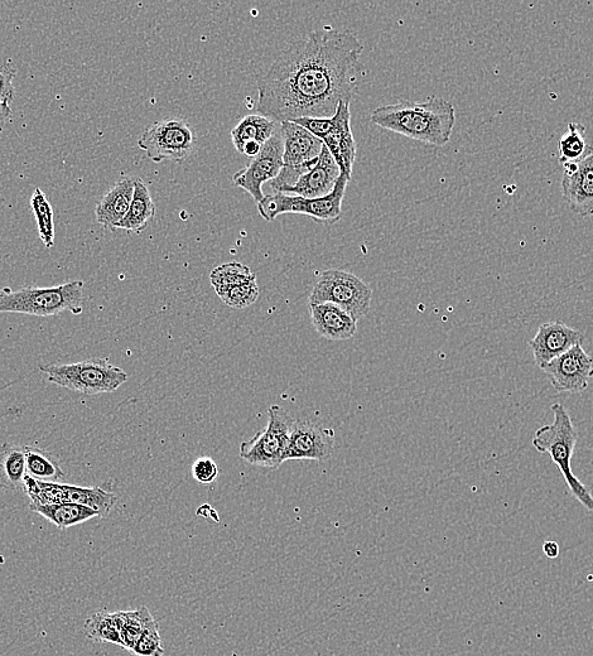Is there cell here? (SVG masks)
<instances>
[{
	"label": "cell",
	"instance_id": "12",
	"mask_svg": "<svg viewBox=\"0 0 593 656\" xmlns=\"http://www.w3.org/2000/svg\"><path fill=\"white\" fill-rule=\"evenodd\" d=\"M283 152V138L279 127L273 137L264 144L258 156L243 170L235 173L234 186L243 188L259 204L264 199V183L272 182L282 171Z\"/></svg>",
	"mask_w": 593,
	"mask_h": 656
},
{
	"label": "cell",
	"instance_id": "5",
	"mask_svg": "<svg viewBox=\"0 0 593 656\" xmlns=\"http://www.w3.org/2000/svg\"><path fill=\"white\" fill-rule=\"evenodd\" d=\"M38 368L50 383L85 395L114 393L129 379L123 369L100 358L75 364H41Z\"/></svg>",
	"mask_w": 593,
	"mask_h": 656
},
{
	"label": "cell",
	"instance_id": "28",
	"mask_svg": "<svg viewBox=\"0 0 593 656\" xmlns=\"http://www.w3.org/2000/svg\"><path fill=\"white\" fill-rule=\"evenodd\" d=\"M84 634L94 643H108L122 646V638L114 615L106 611L96 612L85 621Z\"/></svg>",
	"mask_w": 593,
	"mask_h": 656
},
{
	"label": "cell",
	"instance_id": "33",
	"mask_svg": "<svg viewBox=\"0 0 593 656\" xmlns=\"http://www.w3.org/2000/svg\"><path fill=\"white\" fill-rule=\"evenodd\" d=\"M192 476L202 485H210L218 480L219 466L210 457H200L192 465Z\"/></svg>",
	"mask_w": 593,
	"mask_h": 656
},
{
	"label": "cell",
	"instance_id": "29",
	"mask_svg": "<svg viewBox=\"0 0 593 656\" xmlns=\"http://www.w3.org/2000/svg\"><path fill=\"white\" fill-rule=\"evenodd\" d=\"M31 207L37 221L38 233L46 248L55 245V223H53V210L41 188H36L31 199Z\"/></svg>",
	"mask_w": 593,
	"mask_h": 656
},
{
	"label": "cell",
	"instance_id": "32",
	"mask_svg": "<svg viewBox=\"0 0 593 656\" xmlns=\"http://www.w3.org/2000/svg\"><path fill=\"white\" fill-rule=\"evenodd\" d=\"M132 653L138 656L165 655V648H163V641L161 634H159V626L156 620L144 630L141 638H139L136 646H134Z\"/></svg>",
	"mask_w": 593,
	"mask_h": 656
},
{
	"label": "cell",
	"instance_id": "4",
	"mask_svg": "<svg viewBox=\"0 0 593 656\" xmlns=\"http://www.w3.org/2000/svg\"><path fill=\"white\" fill-rule=\"evenodd\" d=\"M84 311V282L72 281L51 288L27 287L13 291L0 289V313L51 317L71 312L79 316Z\"/></svg>",
	"mask_w": 593,
	"mask_h": 656
},
{
	"label": "cell",
	"instance_id": "1",
	"mask_svg": "<svg viewBox=\"0 0 593 656\" xmlns=\"http://www.w3.org/2000/svg\"><path fill=\"white\" fill-rule=\"evenodd\" d=\"M364 46L353 32L320 30L288 45L258 72L257 110L282 124L329 119L358 89Z\"/></svg>",
	"mask_w": 593,
	"mask_h": 656
},
{
	"label": "cell",
	"instance_id": "24",
	"mask_svg": "<svg viewBox=\"0 0 593 656\" xmlns=\"http://www.w3.org/2000/svg\"><path fill=\"white\" fill-rule=\"evenodd\" d=\"M27 476L24 447L3 443L0 445V487L8 491H24Z\"/></svg>",
	"mask_w": 593,
	"mask_h": 656
},
{
	"label": "cell",
	"instance_id": "6",
	"mask_svg": "<svg viewBox=\"0 0 593 656\" xmlns=\"http://www.w3.org/2000/svg\"><path fill=\"white\" fill-rule=\"evenodd\" d=\"M350 180L351 178L341 173L334 191L321 199H303L300 196L274 192L272 195L264 196V199L257 204L259 214L267 223H272L283 214H302L323 223H337L342 217V201Z\"/></svg>",
	"mask_w": 593,
	"mask_h": 656
},
{
	"label": "cell",
	"instance_id": "25",
	"mask_svg": "<svg viewBox=\"0 0 593 656\" xmlns=\"http://www.w3.org/2000/svg\"><path fill=\"white\" fill-rule=\"evenodd\" d=\"M113 615L122 638L123 648L132 653L144 630L154 621V617L144 606L134 611L114 612Z\"/></svg>",
	"mask_w": 593,
	"mask_h": 656
},
{
	"label": "cell",
	"instance_id": "27",
	"mask_svg": "<svg viewBox=\"0 0 593 656\" xmlns=\"http://www.w3.org/2000/svg\"><path fill=\"white\" fill-rule=\"evenodd\" d=\"M24 451L28 476L47 482H57L65 477L59 460L52 453L37 447H24Z\"/></svg>",
	"mask_w": 593,
	"mask_h": 656
},
{
	"label": "cell",
	"instance_id": "7",
	"mask_svg": "<svg viewBox=\"0 0 593 656\" xmlns=\"http://www.w3.org/2000/svg\"><path fill=\"white\" fill-rule=\"evenodd\" d=\"M294 419L278 405L268 409V424L240 445V457L253 466L276 470L287 461Z\"/></svg>",
	"mask_w": 593,
	"mask_h": 656
},
{
	"label": "cell",
	"instance_id": "2",
	"mask_svg": "<svg viewBox=\"0 0 593 656\" xmlns=\"http://www.w3.org/2000/svg\"><path fill=\"white\" fill-rule=\"evenodd\" d=\"M371 122L413 141L443 147L450 142L456 112L451 101L432 96L423 103L399 100L380 106L371 114Z\"/></svg>",
	"mask_w": 593,
	"mask_h": 656
},
{
	"label": "cell",
	"instance_id": "16",
	"mask_svg": "<svg viewBox=\"0 0 593 656\" xmlns=\"http://www.w3.org/2000/svg\"><path fill=\"white\" fill-rule=\"evenodd\" d=\"M562 196L572 212L593 215V147L582 161L563 167Z\"/></svg>",
	"mask_w": 593,
	"mask_h": 656
},
{
	"label": "cell",
	"instance_id": "8",
	"mask_svg": "<svg viewBox=\"0 0 593 656\" xmlns=\"http://www.w3.org/2000/svg\"><path fill=\"white\" fill-rule=\"evenodd\" d=\"M373 291L355 274L345 270H325L317 279L310 296V305L334 303L349 313L356 322L368 315Z\"/></svg>",
	"mask_w": 593,
	"mask_h": 656
},
{
	"label": "cell",
	"instance_id": "13",
	"mask_svg": "<svg viewBox=\"0 0 593 656\" xmlns=\"http://www.w3.org/2000/svg\"><path fill=\"white\" fill-rule=\"evenodd\" d=\"M557 393L586 392L593 378V358L582 345H576L542 369Z\"/></svg>",
	"mask_w": 593,
	"mask_h": 656
},
{
	"label": "cell",
	"instance_id": "23",
	"mask_svg": "<svg viewBox=\"0 0 593 656\" xmlns=\"http://www.w3.org/2000/svg\"><path fill=\"white\" fill-rule=\"evenodd\" d=\"M281 127L274 120L263 117L260 114L247 115L240 120L236 127L231 130V139L239 153L249 143H259L264 146L265 143L273 137V134Z\"/></svg>",
	"mask_w": 593,
	"mask_h": 656
},
{
	"label": "cell",
	"instance_id": "22",
	"mask_svg": "<svg viewBox=\"0 0 593 656\" xmlns=\"http://www.w3.org/2000/svg\"><path fill=\"white\" fill-rule=\"evenodd\" d=\"M33 513L41 515L48 522L56 525L59 529L75 527V525L88 522L90 519L100 518L95 510L86 508L83 505L51 503V504H30Z\"/></svg>",
	"mask_w": 593,
	"mask_h": 656
},
{
	"label": "cell",
	"instance_id": "3",
	"mask_svg": "<svg viewBox=\"0 0 593 656\" xmlns=\"http://www.w3.org/2000/svg\"><path fill=\"white\" fill-rule=\"evenodd\" d=\"M553 422L546 424L535 432L533 447L539 453H548L556 463L564 481L570 489L573 498L583 508L593 511V496L591 491L577 479L572 471V457L578 440V433L573 424L568 409L562 403H554L551 407Z\"/></svg>",
	"mask_w": 593,
	"mask_h": 656
},
{
	"label": "cell",
	"instance_id": "20",
	"mask_svg": "<svg viewBox=\"0 0 593 656\" xmlns=\"http://www.w3.org/2000/svg\"><path fill=\"white\" fill-rule=\"evenodd\" d=\"M134 180L133 177L119 180L96 205V220L105 229L117 230L127 216L134 195Z\"/></svg>",
	"mask_w": 593,
	"mask_h": 656
},
{
	"label": "cell",
	"instance_id": "18",
	"mask_svg": "<svg viewBox=\"0 0 593 656\" xmlns=\"http://www.w3.org/2000/svg\"><path fill=\"white\" fill-rule=\"evenodd\" d=\"M283 167L298 168L320 157L323 143L316 135L294 122L281 124Z\"/></svg>",
	"mask_w": 593,
	"mask_h": 656
},
{
	"label": "cell",
	"instance_id": "21",
	"mask_svg": "<svg viewBox=\"0 0 593 656\" xmlns=\"http://www.w3.org/2000/svg\"><path fill=\"white\" fill-rule=\"evenodd\" d=\"M156 216V205H154L151 192L141 178L134 180V195L127 216L117 229L128 231V233H142Z\"/></svg>",
	"mask_w": 593,
	"mask_h": 656
},
{
	"label": "cell",
	"instance_id": "34",
	"mask_svg": "<svg viewBox=\"0 0 593 656\" xmlns=\"http://www.w3.org/2000/svg\"><path fill=\"white\" fill-rule=\"evenodd\" d=\"M14 76H16V71L8 65L0 67V100L9 104L12 103L14 95H16L13 86Z\"/></svg>",
	"mask_w": 593,
	"mask_h": 656
},
{
	"label": "cell",
	"instance_id": "17",
	"mask_svg": "<svg viewBox=\"0 0 593 656\" xmlns=\"http://www.w3.org/2000/svg\"><path fill=\"white\" fill-rule=\"evenodd\" d=\"M341 175L340 167L325 146L315 166L305 173L296 185L284 190V195L300 196L303 199H321L330 195Z\"/></svg>",
	"mask_w": 593,
	"mask_h": 656
},
{
	"label": "cell",
	"instance_id": "35",
	"mask_svg": "<svg viewBox=\"0 0 593 656\" xmlns=\"http://www.w3.org/2000/svg\"><path fill=\"white\" fill-rule=\"evenodd\" d=\"M12 109L11 104L6 103V101L0 100V132L6 127V124L11 119Z\"/></svg>",
	"mask_w": 593,
	"mask_h": 656
},
{
	"label": "cell",
	"instance_id": "9",
	"mask_svg": "<svg viewBox=\"0 0 593 656\" xmlns=\"http://www.w3.org/2000/svg\"><path fill=\"white\" fill-rule=\"evenodd\" d=\"M294 123L316 135L323 146L329 149L342 175L353 176L356 159V142L351 130V112L349 103H341L334 117L329 119L301 118Z\"/></svg>",
	"mask_w": 593,
	"mask_h": 656
},
{
	"label": "cell",
	"instance_id": "31",
	"mask_svg": "<svg viewBox=\"0 0 593 656\" xmlns=\"http://www.w3.org/2000/svg\"><path fill=\"white\" fill-rule=\"evenodd\" d=\"M216 294L223 299L226 306L243 310L253 305L259 297L257 278L238 286L216 289Z\"/></svg>",
	"mask_w": 593,
	"mask_h": 656
},
{
	"label": "cell",
	"instance_id": "26",
	"mask_svg": "<svg viewBox=\"0 0 593 656\" xmlns=\"http://www.w3.org/2000/svg\"><path fill=\"white\" fill-rule=\"evenodd\" d=\"M586 141L585 125L580 123H568L566 134L563 135L558 144V162L562 167L571 166L582 161L591 151Z\"/></svg>",
	"mask_w": 593,
	"mask_h": 656
},
{
	"label": "cell",
	"instance_id": "30",
	"mask_svg": "<svg viewBox=\"0 0 593 656\" xmlns=\"http://www.w3.org/2000/svg\"><path fill=\"white\" fill-rule=\"evenodd\" d=\"M255 274L247 265L231 262L220 265L211 272V284L216 289L238 286L255 279Z\"/></svg>",
	"mask_w": 593,
	"mask_h": 656
},
{
	"label": "cell",
	"instance_id": "15",
	"mask_svg": "<svg viewBox=\"0 0 593 656\" xmlns=\"http://www.w3.org/2000/svg\"><path fill=\"white\" fill-rule=\"evenodd\" d=\"M585 339L582 332L567 326L561 321L547 322L539 326L534 339L529 341L534 363L539 369H543L554 359L559 358L564 352L571 350L576 345H582Z\"/></svg>",
	"mask_w": 593,
	"mask_h": 656
},
{
	"label": "cell",
	"instance_id": "14",
	"mask_svg": "<svg viewBox=\"0 0 593 656\" xmlns=\"http://www.w3.org/2000/svg\"><path fill=\"white\" fill-rule=\"evenodd\" d=\"M335 433L332 429L311 421H294L287 461H322L334 451Z\"/></svg>",
	"mask_w": 593,
	"mask_h": 656
},
{
	"label": "cell",
	"instance_id": "11",
	"mask_svg": "<svg viewBox=\"0 0 593 656\" xmlns=\"http://www.w3.org/2000/svg\"><path fill=\"white\" fill-rule=\"evenodd\" d=\"M194 130L185 119L167 118L149 125L139 138L138 147L153 162H182L191 156L195 148Z\"/></svg>",
	"mask_w": 593,
	"mask_h": 656
},
{
	"label": "cell",
	"instance_id": "19",
	"mask_svg": "<svg viewBox=\"0 0 593 656\" xmlns=\"http://www.w3.org/2000/svg\"><path fill=\"white\" fill-rule=\"evenodd\" d=\"M313 327L322 337L331 341L349 340L356 334L358 325L353 317L334 303L310 305Z\"/></svg>",
	"mask_w": 593,
	"mask_h": 656
},
{
	"label": "cell",
	"instance_id": "36",
	"mask_svg": "<svg viewBox=\"0 0 593 656\" xmlns=\"http://www.w3.org/2000/svg\"><path fill=\"white\" fill-rule=\"evenodd\" d=\"M543 552L548 558L554 559L558 557L559 547L556 542H546L543 545Z\"/></svg>",
	"mask_w": 593,
	"mask_h": 656
},
{
	"label": "cell",
	"instance_id": "10",
	"mask_svg": "<svg viewBox=\"0 0 593 656\" xmlns=\"http://www.w3.org/2000/svg\"><path fill=\"white\" fill-rule=\"evenodd\" d=\"M24 491L33 504L66 503L83 505L96 511L105 518L117 504V495L105 490L104 487H79L74 485L57 484L33 479L26 476Z\"/></svg>",
	"mask_w": 593,
	"mask_h": 656
}]
</instances>
